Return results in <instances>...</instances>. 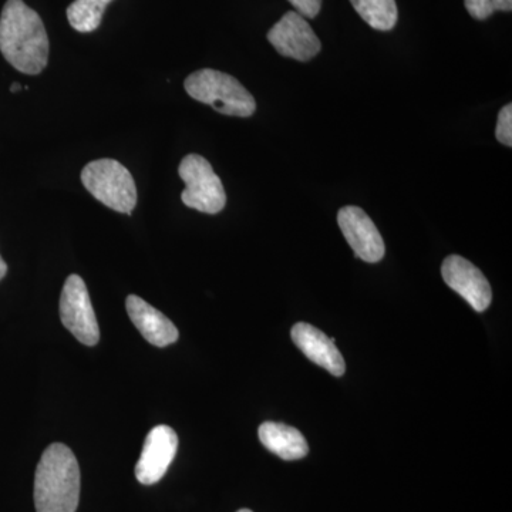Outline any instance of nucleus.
<instances>
[{
	"label": "nucleus",
	"mask_w": 512,
	"mask_h": 512,
	"mask_svg": "<svg viewBox=\"0 0 512 512\" xmlns=\"http://www.w3.org/2000/svg\"><path fill=\"white\" fill-rule=\"evenodd\" d=\"M49 37L35 10L8 0L0 15V52L20 73H42L49 62Z\"/></svg>",
	"instance_id": "nucleus-1"
},
{
	"label": "nucleus",
	"mask_w": 512,
	"mask_h": 512,
	"mask_svg": "<svg viewBox=\"0 0 512 512\" xmlns=\"http://www.w3.org/2000/svg\"><path fill=\"white\" fill-rule=\"evenodd\" d=\"M80 500V467L69 447L46 448L35 474L37 512H76Z\"/></svg>",
	"instance_id": "nucleus-2"
},
{
	"label": "nucleus",
	"mask_w": 512,
	"mask_h": 512,
	"mask_svg": "<svg viewBox=\"0 0 512 512\" xmlns=\"http://www.w3.org/2000/svg\"><path fill=\"white\" fill-rule=\"evenodd\" d=\"M192 99L214 107L218 113L232 117H251L256 110L254 96L235 77L218 70L202 69L184 82Z\"/></svg>",
	"instance_id": "nucleus-3"
},
{
	"label": "nucleus",
	"mask_w": 512,
	"mask_h": 512,
	"mask_svg": "<svg viewBox=\"0 0 512 512\" xmlns=\"http://www.w3.org/2000/svg\"><path fill=\"white\" fill-rule=\"evenodd\" d=\"M86 190L111 210L130 215L137 205V187L133 175L119 161L101 158L82 170Z\"/></svg>",
	"instance_id": "nucleus-4"
},
{
	"label": "nucleus",
	"mask_w": 512,
	"mask_h": 512,
	"mask_svg": "<svg viewBox=\"0 0 512 512\" xmlns=\"http://www.w3.org/2000/svg\"><path fill=\"white\" fill-rule=\"evenodd\" d=\"M185 190L181 194L185 207L215 215L227 204V194L221 178L215 174L214 168L207 158L198 154H188L178 168Z\"/></svg>",
	"instance_id": "nucleus-5"
},
{
	"label": "nucleus",
	"mask_w": 512,
	"mask_h": 512,
	"mask_svg": "<svg viewBox=\"0 0 512 512\" xmlns=\"http://www.w3.org/2000/svg\"><path fill=\"white\" fill-rule=\"evenodd\" d=\"M59 311L64 328L80 343L86 346L99 343V323L82 276L70 275L64 282Z\"/></svg>",
	"instance_id": "nucleus-6"
},
{
	"label": "nucleus",
	"mask_w": 512,
	"mask_h": 512,
	"mask_svg": "<svg viewBox=\"0 0 512 512\" xmlns=\"http://www.w3.org/2000/svg\"><path fill=\"white\" fill-rule=\"evenodd\" d=\"M266 37L279 55L299 62H309L322 49L319 37L298 12L286 13Z\"/></svg>",
	"instance_id": "nucleus-7"
},
{
	"label": "nucleus",
	"mask_w": 512,
	"mask_h": 512,
	"mask_svg": "<svg viewBox=\"0 0 512 512\" xmlns=\"http://www.w3.org/2000/svg\"><path fill=\"white\" fill-rule=\"evenodd\" d=\"M441 275L448 288L457 292L477 312H485L493 301L490 282L476 265L460 255H450L441 265Z\"/></svg>",
	"instance_id": "nucleus-8"
},
{
	"label": "nucleus",
	"mask_w": 512,
	"mask_h": 512,
	"mask_svg": "<svg viewBox=\"0 0 512 512\" xmlns=\"http://www.w3.org/2000/svg\"><path fill=\"white\" fill-rule=\"evenodd\" d=\"M338 224L343 237L355 252L356 258L369 264L382 261L386 254L382 235L375 222L370 220L369 215L362 208L355 205L343 207L338 214Z\"/></svg>",
	"instance_id": "nucleus-9"
},
{
	"label": "nucleus",
	"mask_w": 512,
	"mask_h": 512,
	"mask_svg": "<svg viewBox=\"0 0 512 512\" xmlns=\"http://www.w3.org/2000/svg\"><path fill=\"white\" fill-rule=\"evenodd\" d=\"M178 437L171 427L157 426L148 433L136 466V477L141 484L158 483L167 473L177 454Z\"/></svg>",
	"instance_id": "nucleus-10"
},
{
	"label": "nucleus",
	"mask_w": 512,
	"mask_h": 512,
	"mask_svg": "<svg viewBox=\"0 0 512 512\" xmlns=\"http://www.w3.org/2000/svg\"><path fill=\"white\" fill-rule=\"evenodd\" d=\"M291 335L295 345L315 365L328 370L333 376H343L346 370L345 359L336 348L335 340L309 323H296Z\"/></svg>",
	"instance_id": "nucleus-11"
},
{
	"label": "nucleus",
	"mask_w": 512,
	"mask_h": 512,
	"mask_svg": "<svg viewBox=\"0 0 512 512\" xmlns=\"http://www.w3.org/2000/svg\"><path fill=\"white\" fill-rule=\"evenodd\" d=\"M126 309L131 322L151 345L165 348L177 342V326L163 312L157 311L140 296H127Z\"/></svg>",
	"instance_id": "nucleus-12"
},
{
	"label": "nucleus",
	"mask_w": 512,
	"mask_h": 512,
	"mask_svg": "<svg viewBox=\"0 0 512 512\" xmlns=\"http://www.w3.org/2000/svg\"><path fill=\"white\" fill-rule=\"evenodd\" d=\"M258 434L264 447L282 460L295 461L308 456V441L295 427L266 421L259 427Z\"/></svg>",
	"instance_id": "nucleus-13"
},
{
	"label": "nucleus",
	"mask_w": 512,
	"mask_h": 512,
	"mask_svg": "<svg viewBox=\"0 0 512 512\" xmlns=\"http://www.w3.org/2000/svg\"><path fill=\"white\" fill-rule=\"evenodd\" d=\"M350 3L370 28L389 32L396 26L399 18L396 0H350Z\"/></svg>",
	"instance_id": "nucleus-14"
},
{
	"label": "nucleus",
	"mask_w": 512,
	"mask_h": 512,
	"mask_svg": "<svg viewBox=\"0 0 512 512\" xmlns=\"http://www.w3.org/2000/svg\"><path fill=\"white\" fill-rule=\"evenodd\" d=\"M113 0H74L67 8L70 26L80 33L94 32L99 28L104 10Z\"/></svg>",
	"instance_id": "nucleus-15"
},
{
	"label": "nucleus",
	"mask_w": 512,
	"mask_h": 512,
	"mask_svg": "<svg viewBox=\"0 0 512 512\" xmlns=\"http://www.w3.org/2000/svg\"><path fill=\"white\" fill-rule=\"evenodd\" d=\"M495 137L500 141L504 146L511 147L512 146V106L511 104H507V106L501 109L500 114H498L497 120V130H495Z\"/></svg>",
	"instance_id": "nucleus-16"
},
{
	"label": "nucleus",
	"mask_w": 512,
	"mask_h": 512,
	"mask_svg": "<svg viewBox=\"0 0 512 512\" xmlns=\"http://www.w3.org/2000/svg\"><path fill=\"white\" fill-rule=\"evenodd\" d=\"M464 5L470 16L477 20L488 19L495 12L491 0H464Z\"/></svg>",
	"instance_id": "nucleus-17"
},
{
	"label": "nucleus",
	"mask_w": 512,
	"mask_h": 512,
	"mask_svg": "<svg viewBox=\"0 0 512 512\" xmlns=\"http://www.w3.org/2000/svg\"><path fill=\"white\" fill-rule=\"evenodd\" d=\"M303 18L313 19L319 15L322 0H288Z\"/></svg>",
	"instance_id": "nucleus-18"
},
{
	"label": "nucleus",
	"mask_w": 512,
	"mask_h": 512,
	"mask_svg": "<svg viewBox=\"0 0 512 512\" xmlns=\"http://www.w3.org/2000/svg\"><path fill=\"white\" fill-rule=\"evenodd\" d=\"M495 12H511L512 0H491Z\"/></svg>",
	"instance_id": "nucleus-19"
},
{
	"label": "nucleus",
	"mask_w": 512,
	"mask_h": 512,
	"mask_svg": "<svg viewBox=\"0 0 512 512\" xmlns=\"http://www.w3.org/2000/svg\"><path fill=\"white\" fill-rule=\"evenodd\" d=\"M6 272H8V265L3 261L2 256H0V281L6 276Z\"/></svg>",
	"instance_id": "nucleus-20"
},
{
	"label": "nucleus",
	"mask_w": 512,
	"mask_h": 512,
	"mask_svg": "<svg viewBox=\"0 0 512 512\" xmlns=\"http://www.w3.org/2000/svg\"><path fill=\"white\" fill-rule=\"evenodd\" d=\"M20 89H22V86H20L19 83H13L12 86H10V92L12 93H18Z\"/></svg>",
	"instance_id": "nucleus-21"
},
{
	"label": "nucleus",
	"mask_w": 512,
	"mask_h": 512,
	"mask_svg": "<svg viewBox=\"0 0 512 512\" xmlns=\"http://www.w3.org/2000/svg\"><path fill=\"white\" fill-rule=\"evenodd\" d=\"M238 512H252L251 510H247V508H244V510H239Z\"/></svg>",
	"instance_id": "nucleus-22"
}]
</instances>
